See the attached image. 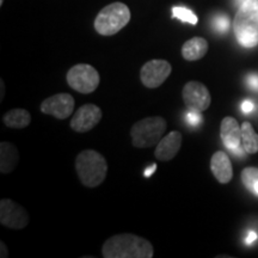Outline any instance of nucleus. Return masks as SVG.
Listing matches in <instances>:
<instances>
[{
  "label": "nucleus",
  "instance_id": "20",
  "mask_svg": "<svg viewBox=\"0 0 258 258\" xmlns=\"http://www.w3.org/2000/svg\"><path fill=\"white\" fill-rule=\"evenodd\" d=\"M172 17L178 18L182 22H185V23H190L192 25L198 24V17L194 14L191 10L186 8H180V6H175L172 9Z\"/></svg>",
  "mask_w": 258,
  "mask_h": 258
},
{
  "label": "nucleus",
  "instance_id": "5",
  "mask_svg": "<svg viewBox=\"0 0 258 258\" xmlns=\"http://www.w3.org/2000/svg\"><path fill=\"white\" fill-rule=\"evenodd\" d=\"M167 123L160 116H151L137 122L131 129L132 144L137 148L157 146L166 132Z\"/></svg>",
  "mask_w": 258,
  "mask_h": 258
},
{
  "label": "nucleus",
  "instance_id": "22",
  "mask_svg": "<svg viewBox=\"0 0 258 258\" xmlns=\"http://www.w3.org/2000/svg\"><path fill=\"white\" fill-rule=\"evenodd\" d=\"M185 118H186V122H188V124L191 125V127H198L202 121L201 112L196 110H190L188 114H186Z\"/></svg>",
  "mask_w": 258,
  "mask_h": 258
},
{
  "label": "nucleus",
  "instance_id": "3",
  "mask_svg": "<svg viewBox=\"0 0 258 258\" xmlns=\"http://www.w3.org/2000/svg\"><path fill=\"white\" fill-rule=\"evenodd\" d=\"M76 170L84 185L96 188L104 182L108 173V163L97 151L85 150L76 158Z\"/></svg>",
  "mask_w": 258,
  "mask_h": 258
},
{
  "label": "nucleus",
  "instance_id": "11",
  "mask_svg": "<svg viewBox=\"0 0 258 258\" xmlns=\"http://www.w3.org/2000/svg\"><path fill=\"white\" fill-rule=\"evenodd\" d=\"M102 116L101 108L95 104H85L74 112L70 125L77 133H86L101 122Z\"/></svg>",
  "mask_w": 258,
  "mask_h": 258
},
{
  "label": "nucleus",
  "instance_id": "14",
  "mask_svg": "<svg viewBox=\"0 0 258 258\" xmlns=\"http://www.w3.org/2000/svg\"><path fill=\"white\" fill-rule=\"evenodd\" d=\"M211 170L218 182L222 184L231 182L232 177H233V169H232L230 158L222 151H218L213 154L211 159Z\"/></svg>",
  "mask_w": 258,
  "mask_h": 258
},
{
  "label": "nucleus",
  "instance_id": "9",
  "mask_svg": "<svg viewBox=\"0 0 258 258\" xmlns=\"http://www.w3.org/2000/svg\"><path fill=\"white\" fill-rule=\"evenodd\" d=\"M182 97L189 110L200 112L207 110L212 102L209 90L202 83L195 82V80L185 84L182 91Z\"/></svg>",
  "mask_w": 258,
  "mask_h": 258
},
{
  "label": "nucleus",
  "instance_id": "18",
  "mask_svg": "<svg viewBox=\"0 0 258 258\" xmlns=\"http://www.w3.org/2000/svg\"><path fill=\"white\" fill-rule=\"evenodd\" d=\"M241 145L246 153L254 154L258 152V134L250 122H244L241 124Z\"/></svg>",
  "mask_w": 258,
  "mask_h": 258
},
{
  "label": "nucleus",
  "instance_id": "10",
  "mask_svg": "<svg viewBox=\"0 0 258 258\" xmlns=\"http://www.w3.org/2000/svg\"><path fill=\"white\" fill-rule=\"evenodd\" d=\"M74 98L70 93H57L44 99L41 103V111L57 120H66L74 110Z\"/></svg>",
  "mask_w": 258,
  "mask_h": 258
},
{
  "label": "nucleus",
  "instance_id": "1",
  "mask_svg": "<svg viewBox=\"0 0 258 258\" xmlns=\"http://www.w3.org/2000/svg\"><path fill=\"white\" fill-rule=\"evenodd\" d=\"M104 258H152V244L133 233L115 234L105 240L102 247Z\"/></svg>",
  "mask_w": 258,
  "mask_h": 258
},
{
  "label": "nucleus",
  "instance_id": "17",
  "mask_svg": "<svg viewBox=\"0 0 258 258\" xmlns=\"http://www.w3.org/2000/svg\"><path fill=\"white\" fill-rule=\"evenodd\" d=\"M4 124L11 129H23L31 122L30 112L25 109H11L3 117Z\"/></svg>",
  "mask_w": 258,
  "mask_h": 258
},
{
  "label": "nucleus",
  "instance_id": "23",
  "mask_svg": "<svg viewBox=\"0 0 258 258\" xmlns=\"http://www.w3.org/2000/svg\"><path fill=\"white\" fill-rule=\"evenodd\" d=\"M246 85L249 86L251 90L258 92V73H250L247 74L246 78H245Z\"/></svg>",
  "mask_w": 258,
  "mask_h": 258
},
{
  "label": "nucleus",
  "instance_id": "25",
  "mask_svg": "<svg viewBox=\"0 0 258 258\" xmlns=\"http://www.w3.org/2000/svg\"><path fill=\"white\" fill-rule=\"evenodd\" d=\"M0 249H2V251H0V257L2 258L9 257L8 246H6V244L4 243V241H0Z\"/></svg>",
  "mask_w": 258,
  "mask_h": 258
},
{
  "label": "nucleus",
  "instance_id": "8",
  "mask_svg": "<svg viewBox=\"0 0 258 258\" xmlns=\"http://www.w3.org/2000/svg\"><path fill=\"white\" fill-rule=\"evenodd\" d=\"M0 222L12 230H22L29 224V215L24 207L10 199L0 201Z\"/></svg>",
  "mask_w": 258,
  "mask_h": 258
},
{
  "label": "nucleus",
  "instance_id": "2",
  "mask_svg": "<svg viewBox=\"0 0 258 258\" xmlns=\"http://www.w3.org/2000/svg\"><path fill=\"white\" fill-rule=\"evenodd\" d=\"M237 41L245 48L258 44V0H245L233 22Z\"/></svg>",
  "mask_w": 258,
  "mask_h": 258
},
{
  "label": "nucleus",
  "instance_id": "24",
  "mask_svg": "<svg viewBox=\"0 0 258 258\" xmlns=\"http://www.w3.org/2000/svg\"><path fill=\"white\" fill-rule=\"evenodd\" d=\"M253 109L254 104L250 101H245L243 104H241V110H243L244 114H250V112L253 111Z\"/></svg>",
  "mask_w": 258,
  "mask_h": 258
},
{
  "label": "nucleus",
  "instance_id": "26",
  "mask_svg": "<svg viewBox=\"0 0 258 258\" xmlns=\"http://www.w3.org/2000/svg\"><path fill=\"white\" fill-rule=\"evenodd\" d=\"M256 239H257V233H256V232H250L249 235H247V237H246V239H245V243H246L247 245H250V244H252Z\"/></svg>",
  "mask_w": 258,
  "mask_h": 258
},
{
  "label": "nucleus",
  "instance_id": "15",
  "mask_svg": "<svg viewBox=\"0 0 258 258\" xmlns=\"http://www.w3.org/2000/svg\"><path fill=\"white\" fill-rule=\"evenodd\" d=\"M19 161L17 147L8 141L0 144V172L8 175L16 169Z\"/></svg>",
  "mask_w": 258,
  "mask_h": 258
},
{
  "label": "nucleus",
  "instance_id": "28",
  "mask_svg": "<svg viewBox=\"0 0 258 258\" xmlns=\"http://www.w3.org/2000/svg\"><path fill=\"white\" fill-rule=\"evenodd\" d=\"M0 86H2V99L3 97H4V82L2 80V83H0Z\"/></svg>",
  "mask_w": 258,
  "mask_h": 258
},
{
  "label": "nucleus",
  "instance_id": "27",
  "mask_svg": "<svg viewBox=\"0 0 258 258\" xmlns=\"http://www.w3.org/2000/svg\"><path fill=\"white\" fill-rule=\"evenodd\" d=\"M156 169H157L156 164H152V165H151L146 171H145V177H146V178H148V177H151V175H152L154 171H156Z\"/></svg>",
  "mask_w": 258,
  "mask_h": 258
},
{
  "label": "nucleus",
  "instance_id": "30",
  "mask_svg": "<svg viewBox=\"0 0 258 258\" xmlns=\"http://www.w3.org/2000/svg\"><path fill=\"white\" fill-rule=\"evenodd\" d=\"M3 3H4V0H0V6L3 5Z\"/></svg>",
  "mask_w": 258,
  "mask_h": 258
},
{
  "label": "nucleus",
  "instance_id": "12",
  "mask_svg": "<svg viewBox=\"0 0 258 258\" xmlns=\"http://www.w3.org/2000/svg\"><path fill=\"white\" fill-rule=\"evenodd\" d=\"M183 137L179 132L172 131L158 143L154 156L159 161H170L177 156L182 147Z\"/></svg>",
  "mask_w": 258,
  "mask_h": 258
},
{
  "label": "nucleus",
  "instance_id": "6",
  "mask_svg": "<svg viewBox=\"0 0 258 258\" xmlns=\"http://www.w3.org/2000/svg\"><path fill=\"white\" fill-rule=\"evenodd\" d=\"M67 84L74 91L84 93H92L96 91L101 83L98 71L89 63H78L70 69L66 76Z\"/></svg>",
  "mask_w": 258,
  "mask_h": 258
},
{
  "label": "nucleus",
  "instance_id": "19",
  "mask_svg": "<svg viewBox=\"0 0 258 258\" xmlns=\"http://www.w3.org/2000/svg\"><path fill=\"white\" fill-rule=\"evenodd\" d=\"M241 182L249 189L251 192L253 191L254 185L258 183V169L257 167H246L241 171Z\"/></svg>",
  "mask_w": 258,
  "mask_h": 258
},
{
  "label": "nucleus",
  "instance_id": "21",
  "mask_svg": "<svg viewBox=\"0 0 258 258\" xmlns=\"http://www.w3.org/2000/svg\"><path fill=\"white\" fill-rule=\"evenodd\" d=\"M213 24H214L215 30L220 32V34H224V32L227 31L228 28H230V19H228L227 16L219 15L214 18Z\"/></svg>",
  "mask_w": 258,
  "mask_h": 258
},
{
  "label": "nucleus",
  "instance_id": "29",
  "mask_svg": "<svg viewBox=\"0 0 258 258\" xmlns=\"http://www.w3.org/2000/svg\"><path fill=\"white\" fill-rule=\"evenodd\" d=\"M254 195H257L258 196V183L256 185H254V188H253V191H252Z\"/></svg>",
  "mask_w": 258,
  "mask_h": 258
},
{
  "label": "nucleus",
  "instance_id": "7",
  "mask_svg": "<svg viewBox=\"0 0 258 258\" xmlns=\"http://www.w3.org/2000/svg\"><path fill=\"white\" fill-rule=\"evenodd\" d=\"M172 67L169 61L154 59L147 61L140 70V79L146 88L157 89L169 78Z\"/></svg>",
  "mask_w": 258,
  "mask_h": 258
},
{
  "label": "nucleus",
  "instance_id": "4",
  "mask_svg": "<svg viewBox=\"0 0 258 258\" xmlns=\"http://www.w3.org/2000/svg\"><path fill=\"white\" fill-rule=\"evenodd\" d=\"M131 10L123 3H112L99 11L95 19V29L103 36H112L131 21Z\"/></svg>",
  "mask_w": 258,
  "mask_h": 258
},
{
  "label": "nucleus",
  "instance_id": "13",
  "mask_svg": "<svg viewBox=\"0 0 258 258\" xmlns=\"http://www.w3.org/2000/svg\"><path fill=\"white\" fill-rule=\"evenodd\" d=\"M220 137L225 147L231 152L241 146V127L235 118L227 116L221 121Z\"/></svg>",
  "mask_w": 258,
  "mask_h": 258
},
{
  "label": "nucleus",
  "instance_id": "16",
  "mask_svg": "<svg viewBox=\"0 0 258 258\" xmlns=\"http://www.w3.org/2000/svg\"><path fill=\"white\" fill-rule=\"evenodd\" d=\"M208 51V42L202 37H192L182 47V55L186 61L202 59Z\"/></svg>",
  "mask_w": 258,
  "mask_h": 258
}]
</instances>
